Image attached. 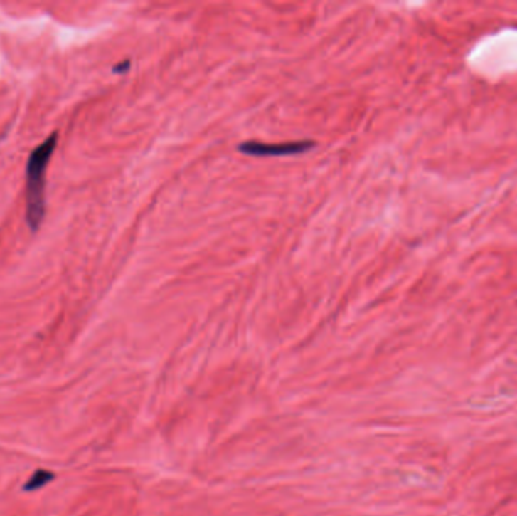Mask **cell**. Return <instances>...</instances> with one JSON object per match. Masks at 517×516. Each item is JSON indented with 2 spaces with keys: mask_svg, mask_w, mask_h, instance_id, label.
<instances>
[{
  "mask_svg": "<svg viewBox=\"0 0 517 516\" xmlns=\"http://www.w3.org/2000/svg\"><path fill=\"white\" fill-rule=\"evenodd\" d=\"M58 134H52L35 149L26 165V221L33 232L38 231L46 214V172L56 149Z\"/></svg>",
  "mask_w": 517,
  "mask_h": 516,
  "instance_id": "obj_1",
  "label": "cell"
},
{
  "mask_svg": "<svg viewBox=\"0 0 517 516\" xmlns=\"http://www.w3.org/2000/svg\"><path fill=\"white\" fill-rule=\"evenodd\" d=\"M314 147V142H286V144H260V142H244L239 146V150L252 156H282L302 153Z\"/></svg>",
  "mask_w": 517,
  "mask_h": 516,
  "instance_id": "obj_2",
  "label": "cell"
},
{
  "mask_svg": "<svg viewBox=\"0 0 517 516\" xmlns=\"http://www.w3.org/2000/svg\"><path fill=\"white\" fill-rule=\"evenodd\" d=\"M55 478V474H52L50 471H44V470H40L35 473L29 480L28 483L25 485V490L31 492V490H37L43 486H46L47 483H50L52 480Z\"/></svg>",
  "mask_w": 517,
  "mask_h": 516,
  "instance_id": "obj_3",
  "label": "cell"
},
{
  "mask_svg": "<svg viewBox=\"0 0 517 516\" xmlns=\"http://www.w3.org/2000/svg\"><path fill=\"white\" fill-rule=\"evenodd\" d=\"M129 67H130V63H129V61H126V63H123V64L115 65V67H114V71H115V73H124V71H126Z\"/></svg>",
  "mask_w": 517,
  "mask_h": 516,
  "instance_id": "obj_4",
  "label": "cell"
}]
</instances>
